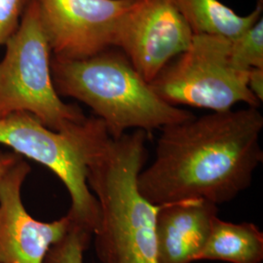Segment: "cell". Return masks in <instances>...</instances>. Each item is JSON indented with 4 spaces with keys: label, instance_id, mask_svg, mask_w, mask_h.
<instances>
[{
    "label": "cell",
    "instance_id": "6da1fadb",
    "mask_svg": "<svg viewBox=\"0 0 263 263\" xmlns=\"http://www.w3.org/2000/svg\"><path fill=\"white\" fill-rule=\"evenodd\" d=\"M259 107L195 115L161 129L151 166L138 188L152 205L204 200L216 206L250 187L262 163Z\"/></svg>",
    "mask_w": 263,
    "mask_h": 263
},
{
    "label": "cell",
    "instance_id": "7a4b0ae2",
    "mask_svg": "<svg viewBox=\"0 0 263 263\" xmlns=\"http://www.w3.org/2000/svg\"><path fill=\"white\" fill-rule=\"evenodd\" d=\"M147 140L148 133L142 130L112 138L101 119L90 117L85 164L87 184L100 207L93 233L99 263H159L155 234L159 206L138 188Z\"/></svg>",
    "mask_w": 263,
    "mask_h": 263
},
{
    "label": "cell",
    "instance_id": "3957f363",
    "mask_svg": "<svg viewBox=\"0 0 263 263\" xmlns=\"http://www.w3.org/2000/svg\"><path fill=\"white\" fill-rule=\"evenodd\" d=\"M51 73L57 94L88 105L112 138L132 129L149 133L194 116L161 100L118 48L84 60L52 57Z\"/></svg>",
    "mask_w": 263,
    "mask_h": 263
},
{
    "label": "cell",
    "instance_id": "277c9868",
    "mask_svg": "<svg viewBox=\"0 0 263 263\" xmlns=\"http://www.w3.org/2000/svg\"><path fill=\"white\" fill-rule=\"evenodd\" d=\"M0 62V119L16 112L35 116L50 130L69 131L86 120L76 104H65L52 80V51L35 0H27L20 26Z\"/></svg>",
    "mask_w": 263,
    "mask_h": 263
},
{
    "label": "cell",
    "instance_id": "5b68a950",
    "mask_svg": "<svg viewBox=\"0 0 263 263\" xmlns=\"http://www.w3.org/2000/svg\"><path fill=\"white\" fill-rule=\"evenodd\" d=\"M230 44L231 40L222 36L194 34L189 47L151 81V89L173 106L213 112L230 110L240 103L259 107L261 103L248 88L249 71L231 63Z\"/></svg>",
    "mask_w": 263,
    "mask_h": 263
},
{
    "label": "cell",
    "instance_id": "8992f818",
    "mask_svg": "<svg viewBox=\"0 0 263 263\" xmlns=\"http://www.w3.org/2000/svg\"><path fill=\"white\" fill-rule=\"evenodd\" d=\"M88 125L89 117L69 131L55 132L30 113H13L0 119V143L51 170L66 185L71 199L67 216L93 234L100 207L86 179Z\"/></svg>",
    "mask_w": 263,
    "mask_h": 263
},
{
    "label": "cell",
    "instance_id": "52a82bcc",
    "mask_svg": "<svg viewBox=\"0 0 263 263\" xmlns=\"http://www.w3.org/2000/svg\"><path fill=\"white\" fill-rule=\"evenodd\" d=\"M193 35L174 0H133L119 24L115 48L151 83L189 47Z\"/></svg>",
    "mask_w": 263,
    "mask_h": 263
},
{
    "label": "cell",
    "instance_id": "ba28073f",
    "mask_svg": "<svg viewBox=\"0 0 263 263\" xmlns=\"http://www.w3.org/2000/svg\"><path fill=\"white\" fill-rule=\"evenodd\" d=\"M52 57L84 60L115 47L133 0H35Z\"/></svg>",
    "mask_w": 263,
    "mask_h": 263
},
{
    "label": "cell",
    "instance_id": "9c48e42d",
    "mask_svg": "<svg viewBox=\"0 0 263 263\" xmlns=\"http://www.w3.org/2000/svg\"><path fill=\"white\" fill-rule=\"evenodd\" d=\"M29 172L20 158L0 182V263H43L50 248L71 226L67 215L52 222L29 216L21 196Z\"/></svg>",
    "mask_w": 263,
    "mask_h": 263
},
{
    "label": "cell",
    "instance_id": "30bf717a",
    "mask_svg": "<svg viewBox=\"0 0 263 263\" xmlns=\"http://www.w3.org/2000/svg\"><path fill=\"white\" fill-rule=\"evenodd\" d=\"M218 208L204 200H183L159 206L155 234L159 263L197 261Z\"/></svg>",
    "mask_w": 263,
    "mask_h": 263
},
{
    "label": "cell",
    "instance_id": "8fae6325",
    "mask_svg": "<svg viewBox=\"0 0 263 263\" xmlns=\"http://www.w3.org/2000/svg\"><path fill=\"white\" fill-rule=\"evenodd\" d=\"M197 260L261 263L263 233L252 222L233 223L214 218L207 243Z\"/></svg>",
    "mask_w": 263,
    "mask_h": 263
},
{
    "label": "cell",
    "instance_id": "7c38bea8",
    "mask_svg": "<svg viewBox=\"0 0 263 263\" xmlns=\"http://www.w3.org/2000/svg\"><path fill=\"white\" fill-rule=\"evenodd\" d=\"M194 34L233 40L262 18V0L254 11L240 16L219 0H174Z\"/></svg>",
    "mask_w": 263,
    "mask_h": 263
},
{
    "label": "cell",
    "instance_id": "4fadbf2b",
    "mask_svg": "<svg viewBox=\"0 0 263 263\" xmlns=\"http://www.w3.org/2000/svg\"><path fill=\"white\" fill-rule=\"evenodd\" d=\"M232 65L245 71L263 68V19L256 22L240 36L231 40Z\"/></svg>",
    "mask_w": 263,
    "mask_h": 263
},
{
    "label": "cell",
    "instance_id": "5bb4252c",
    "mask_svg": "<svg viewBox=\"0 0 263 263\" xmlns=\"http://www.w3.org/2000/svg\"><path fill=\"white\" fill-rule=\"evenodd\" d=\"M92 236L90 231L71 221L65 236L50 248L43 263H83Z\"/></svg>",
    "mask_w": 263,
    "mask_h": 263
},
{
    "label": "cell",
    "instance_id": "9a60e30c",
    "mask_svg": "<svg viewBox=\"0 0 263 263\" xmlns=\"http://www.w3.org/2000/svg\"><path fill=\"white\" fill-rule=\"evenodd\" d=\"M27 0H0V46H4L20 26Z\"/></svg>",
    "mask_w": 263,
    "mask_h": 263
},
{
    "label": "cell",
    "instance_id": "2e32d148",
    "mask_svg": "<svg viewBox=\"0 0 263 263\" xmlns=\"http://www.w3.org/2000/svg\"><path fill=\"white\" fill-rule=\"evenodd\" d=\"M248 88L259 103L263 101V68H252L248 76Z\"/></svg>",
    "mask_w": 263,
    "mask_h": 263
},
{
    "label": "cell",
    "instance_id": "e0dca14e",
    "mask_svg": "<svg viewBox=\"0 0 263 263\" xmlns=\"http://www.w3.org/2000/svg\"><path fill=\"white\" fill-rule=\"evenodd\" d=\"M20 159L19 154L12 152H0V182L6 173Z\"/></svg>",
    "mask_w": 263,
    "mask_h": 263
}]
</instances>
